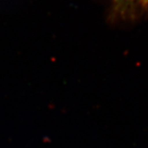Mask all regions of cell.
Masks as SVG:
<instances>
[{
	"mask_svg": "<svg viewBox=\"0 0 148 148\" xmlns=\"http://www.w3.org/2000/svg\"><path fill=\"white\" fill-rule=\"evenodd\" d=\"M113 3L114 8L122 13L148 5V0H113Z\"/></svg>",
	"mask_w": 148,
	"mask_h": 148,
	"instance_id": "cell-1",
	"label": "cell"
}]
</instances>
